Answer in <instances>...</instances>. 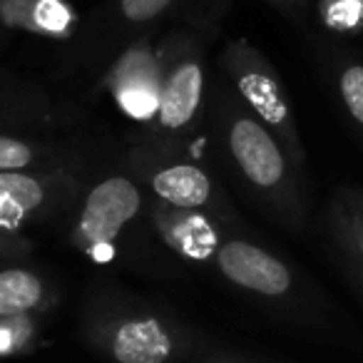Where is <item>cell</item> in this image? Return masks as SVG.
<instances>
[{"label": "cell", "instance_id": "cell-1", "mask_svg": "<svg viewBox=\"0 0 363 363\" xmlns=\"http://www.w3.org/2000/svg\"><path fill=\"white\" fill-rule=\"evenodd\" d=\"M207 135L249 202L277 227L301 234L308 222L303 174L222 75H214L209 87Z\"/></svg>", "mask_w": 363, "mask_h": 363}, {"label": "cell", "instance_id": "cell-2", "mask_svg": "<svg viewBox=\"0 0 363 363\" xmlns=\"http://www.w3.org/2000/svg\"><path fill=\"white\" fill-rule=\"evenodd\" d=\"M80 326L90 348L112 363H177L192 348L184 323L115 291L95 294Z\"/></svg>", "mask_w": 363, "mask_h": 363}, {"label": "cell", "instance_id": "cell-3", "mask_svg": "<svg viewBox=\"0 0 363 363\" xmlns=\"http://www.w3.org/2000/svg\"><path fill=\"white\" fill-rule=\"evenodd\" d=\"M122 164L142 182L152 199L242 222L222 179L202 152L194 150V142H177L145 132L130 142Z\"/></svg>", "mask_w": 363, "mask_h": 363}, {"label": "cell", "instance_id": "cell-4", "mask_svg": "<svg viewBox=\"0 0 363 363\" xmlns=\"http://www.w3.org/2000/svg\"><path fill=\"white\" fill-rule=\"evenodd\" d=\"M150 194L125 164L85 182L72 212L65 239L77 254L97 267L122 262L130 237L147 224Z\"/></svg>", "mask_w": 363, "mask_h": 363}, {"label": "cell", "instance_id": "cell-5", "mask_svg": "<svg viewBox=\"0 0 363 363\" xmlns=\"http://www.w3.org/2000/svg\"><path fill=\"white\" fill-rule=\"evenodd\" d=\"M209 40L189 28H172L157 38L160 57V110L147 132L177 142H194L207 130Z\"/></svg>", "mask_w": 363, "mask_h": 363}, {"label": "cell", "instance_id": "cell-6", "mask_svg": "<svg viewBox=\"0 0 363 363\" xmlns=\"http://www.w3.org/2000/svg\"><path fill=\"white\" fill-rule=\"evenodd\" d=\"M85 182V167L0 174V259L28 262L38 247L33 232L65 219Z\"/></svg>", "mask_w": 363, "mask_h": 363}, {"label": "cell", "instance_id": "cell-7", "mask_svg": "<svg viewBox=\"0 0 363 363\" xmlns=\"http://www.w3.org/2000/svg\"><path fill=\"white\" fill-rule=\"evenodd\" d=\"M177 8L179 0H105L95 13L85 16L62 72L92 95L115 57L137 38L160 33L167 21H174Z\"/></svg>", "mask_w": 363, "mask_h": 363}, {"label": "cell", "instance_id": "cell-8", "mask_svg": "<svg viewBox=\"0 0 363 363\" xmlns=\"http://www.w3.org/2000/svg\"><path fill=\"white\" fill-rule=\"evenodd\" d=\"M219 75L249 112L274 135L291 164L306 174L308 152L279 70L249 38H232L217 57Z\"/></svg>", "mask_w": 363, "mask_h": 363}, {"label": "cell", "instance_id": "cell-9", "mask_svg": "<svg viewBox=\"0 0 363 363\" xmlns=\"http://www.w3.org/2000/svg\"><path fill=\"white\" fill-rule=\"evenodd\" d=\"M212 269L229 286L262 301L286 303L301 291L296 269L281 254L244 232V227L224 239Z\"/></svg>", "mask_w": 363, "mask_h": 363}, {"label": "cell", "instance_id": "cell-10", "mask_svg": "<svg viewBox=\"0 0 363 363\" xmlns=\"http://www.w3.org/2000/svg\"><path fill=\"white\" fill-rule=\"evenodd\" d=\"M160 33H147L115 57L92 95H107L115 110L142 130H152L160 110Z\"/></svg>", "mask_w": 363, "mask_h": 363}, {"label": "cell", "instance_id": "cell-11", "mask_svg": "<svg viewBox=\"0 0 363 363\" xmlns=\"http://www.w3.org/2000/svg\"><path fill=\"white\" fill-rule=\"evenodd\" d=\"M242 227L244 222H229L199 209H179L152 197L147 207V229L155 234L157 242H162L167 252L189 267L212 269L224 239Z\"/></svg>", "mask_w": 363, "mask_h": 363}, {"label": "cell", "instance_id": "cell-12", "mask_svg": "<svg viewBox=\"0 0 363 363\" xmlns=\"http://www.w3.org/2000/svg\"><path fill=\"white\" fill-rule=\"evenodd\" d=\"M70 122L43 82L0 70V135H52Z\"/></svg>", "mask_w": 363, "mask_h": 363}, {"label": "cell", "instance_id": "cell-13", "mask_svg": "<svg viewBox=\"0 0 363 363\" xmlns=\"http://www.w3.org/2000/svg\"><path fill=\"white\" fill-rule=\"evenodd\" d=\"M82 16L70 0H0V28L13 35L70 45L82 28Z\"/></svg>", "mask_w": 363, "mask_h": 363}, {"label": "cell", "instance_id": "cell-14", "mask_svg": "<svg viewBox=\"0 0 363 363\" xmlns=\"http://www.w3.org/2000/svg\"><path fill=\"white\" fill-rule=\"evenodd\" d=\"M326 229L348 279L363 294V187L341 184L326 207Z\"/></svg>", "mask_w": 363, "mask_h": 363}, {"label": "cell", "instance_id": "cell-15", "mask_svg": "<svg viewBox=\"0 0 363 363\" xmlns=\"http://www.w3.org/2000/svg\"><path fill=\"white\" fill-rule=\"evenodd\" d=\"M60 291L45 272L21 259H0V318L21 313H50Z\"/></svg>", "mask_w": 363, "mask_h": 363}, {"label": "cell", "instance_id": "cell-16", "mask_svg": "<svg viewBox=\"0 0 363 363\" xmlns=\"http://www.w3.org/2000/svg\"><path fill=\"white\" fill-rule=\"evenodd\" d=\"M85 167L70 142L52 135H0V174Z\"/></svg>", "mask_w": 363, "mask_h": 363}, {"label": "cell", "instance_id": "cell-17", "mask_svg": "<svg viewBox=\"0 0 363 363\" xmlns=\"http://www.w3.org/2000/svg\"><path fill=\"white\" fill-rule=\"evenodd\" d=\"M326 80L348 130L363 150V55L351 48L331 45L326 52Z\"/></svg>", "mask_w": 363, "mask_h": 363}, {"label": "cell", "instance_id": "cell-18", "mask_svg": "<svg viewBox=\"0 0 363 363\" xmlns=\"http://www.w3.org/2000/svg\"><path fill=\"white\" fill-rule=\"evenodd\" d=\"M311 18L333 40L363 35V0H313Z\"/></svg>", "mask_w": 363, "mask_h": 363}, {"label": "cell", "instance_id": "cell-19", "mask_svg": "<svg viewBox=\"0 0 363 363\" xmlns=\"http://www.w3.org/2000/svg\"><path fill=\"white\" fill-rule=\"evenodd\" d=\"M43 316L21 313V316L0 318V358L28 356L40 346Z\"/></svg>", "mask_w": 363, "mask_h": 363}, {"label": "cell", "instance_id": "cell-20", "mask_svg": "<svg viewBox=\"0 0 363 363\" xmlns=\"http://www.w3.org/2000/svg\"><path fill=\"white\" fill-rule=\"evenodd\" d=\"M229 8H232V0H179L174 21L177 26L189 28L212 43L219 35Z\"/></svg>", "mask_w": 363, "mask_h": 363}, {"label": "cell", "instance_id": "cell-21", "mask_svg": "<svg viewBox=\"0 0 363 363\" xmlns=\"http://www.w3.org/2000/svg\"><path fill=\"white\" fill-rule=\"evenodd\" d=\"M262 3H267L269 8L281 13L286 21L296 23V26H306L313 8V0H262Z\"/></svg>", "mask_w": 363, "mask_h": 363}, {"label": "cell", "instance_id": "cell-22", "mask_svg": "<svg viewBox=\"0 0 363 363\" xmlns=\"http://www.w3.org/2000/svg\"><path fill=\"white\" fill-rule=\"evenodd\" d=\"M199 363H247V361H242L237 356H227V353H214V356H207Z\"/></svg>", "mask_w": 363, "mask_h": 363}, {"label": "cell", "instance_id": "cell-23", "mask_svg": "<svg viewBox=\"0 0 363 363\" xmlns=\"http://www.w3.org/2000/svg\"><path fill=\"white\" fill-rule=\"evenodd\" d=\"M6 35H8V33H6V30H3V28H0V43L6 40Z\"/></svg>", "mask_w": 363, "mask_h": 363}]
</instances>
